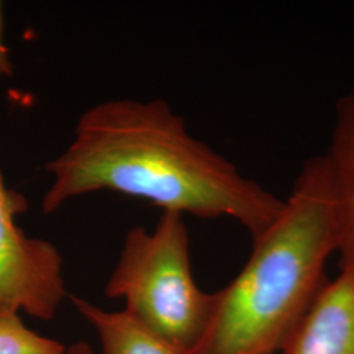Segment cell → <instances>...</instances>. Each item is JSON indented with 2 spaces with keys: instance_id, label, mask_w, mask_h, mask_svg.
Instances as JSON below:
<instances>
[{
  "instance_id": "cell-1",
  "label": "cell",
  "mask_w": 354,
  "mask_h": 354,
  "mask_svg": "<svg viewBox=\"0 0 354 354\" xmlns=\"http://www.w3.org/2000/svg\"><path fill=\"white\" fill-rule=\"evenodd\" d=\"M45 169L51 176L41 203L46 215L77 197L112 190L183 216L231 218L254 239L283 206L194 138L163 99H112L91 106L79 117L68 147Z\"/></svg>"
},
{
  "instance_id": "cell-2",
  "label": "cell",
  "mask_w": 354,
  "mask_h": 354,
  "mask_svg": "<svg viewBox=\"0 0 354 354\" xmlns=\"http://www.w3.org/2000/svg\"><path fill=\"white\" fill-rule=\"evenodd\" d=\"M339 248L324 155L310 158L277 218L253 239L239 274L214 292L203 340L189 354H277L326 282Z\"/></svg>"
},
{
  "instance_id": "cell-3",
  "label": "cell",
  "mask_w": 354,
  "mask_h": 354,
  "mask_svg": "<svg viewBox=\"0 0 354 354\" xmlns=\"http://www.w3.org/2000/svg\"><path fill=\"white\" fill-rule=\"evenodd\" d=\"M105 294L124 299L127 315L189 354L209 326L214 292L201 290L192 274L184 216L163 212L152 232L130 228Z\"/></svg>"
},
{
  "instance_id": "cell-4",
  "label": "cell",
  "mask_w": 354,
  "mask_h": 354,
  "mask_svg": "<svg viewBox=\"0 0 354 354\" xmlns=\"http://www.w3.org/2000/svg\"><path fill=\"white\" fill-rule=\"evenodd\" d=\"M26 209V197L8 189L0 174V313L24 311L48 322L67 294L64 260L50 241L19 227L16 218Z\"/></svg>"
},
{
  "instance_id": "cell-5",
  "label": "cell",
  "mask_w": 354,
  "mask_h": 354,
  "mask_svg": "<svg viewBox=\"0 0 354 354\" xmlns=\"http://www.w3.org/2000/svg\"><path fill=\"white\" fill-rule=\"evenodd\" d=\"M279 354H354V274L327 281Z\"/></svg>"
},
{
  "instance_id": "cell-6",
  "label": "cell",
  "mask_w": 354,
  "mask_h": 354,
  "mask_svg": "<svg viewBox=\"0 0 354 354\" xmlns=\"http://www.w3.org/2000/svg\"><path fill=\"white\" fill-rule=\"evenodd\" d=\"M324 158L335 196L340 266L354 274V84L337 102Z\"/></svg>"
},
{
  "instance_id": "cell-7",
  "label": "cell",
  "mask_w": 354,
  "mask_h": 354,
  "mask_svg": "<svg viewBox=\"0 0 354 354\" xmlns=\"http://www.w3.org/2000/svg\"><path fill=\"white\" fill-rule=\"evenodd\" d=\"M71 301L96 329L102 354H188L152 333L125 311H106L74 295Z\"/></svg>"
},
{
  "instance_id": "cell-8",
  "label": "cell",
  "mask_w": 354,
  "mask_h": 354,
  "mask_svg": "<svg viewBox=\"0 0 354 354\" xmlns=\"http://www.w3.org/2000/svg\"><path fill=\"white\" fill-rule=\"evenodd\" d=\"M57 340L28 328L19 314L0 313V354H66Z\"/></svg>"
},
{
  "instance_id": "cell-9",
  "label": "cell",
  "mask_w": 354,
  "mask_h": 354,
  "mask_svg": "<svg viewBox=\"0 0 354 354\" xmlns=\"http://www.w3.org/2000/svg\"><path fill=\"white\" fill-rule=\"evenodd\" d=\"M13 75V66L8 57L7 46L4 45V13L3 4L0 3V80Z\"/></svg>"
},
{
  "instance_id": "cell-10",
  "label": "cell",
  "mask_w": 354,
  "mask_h": 354,
  "mask_svg": "<svg viewBox=\"0 0 354 354\" xmlns=\"http://www.w3.org/2000/svg\"><path fill=\"white\" fill-rule=\"evenodd\" d=\"M66 354H93V352L87 342H76L66 351Z\"/></svg>"
}]
</instances>
